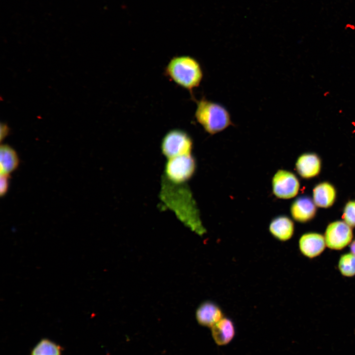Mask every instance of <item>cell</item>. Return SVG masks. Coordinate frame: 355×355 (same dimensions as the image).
Wrapping results in <instances>:
<instances>
[{"label":"cell","mask_w":355,"mask_h":355,"mask_svg":"<svg viewBox=\"0 0 355 355\" xmlns=\"http://www.w3.org/2000/svg\"><path fill=\"white\" fill-rule=\"evenodd\" d=\"M211 331L213 339L219 346L228 344L235 334L233 321L230 318L224 317L211 327Z\"/></svg>","instance_id":"8fae6325"},{"label":"cell","mask_w":355,"mask_h":355,"mask_svg":"<svg viewBox=\"0 0 355 355\" xmlns=\"http://www.w3.org/2000/svg\"><path fill=\"white\" fill-rule=\"evenodd\" d=\"M195 316L199 324L211 328L224 317L221 307L211 300H206L200 304L196 310Z\"/></svg>","instance_id":"ba28073f"},{"label":"cell","mask_w":355,"mask_h":355,"mask_svg":"<svg viewBox=\"0 0 355 355\" xmlns=\"http://www.w3.org/2000/svg\"><path fill=\"white\" fill-rule=\"evenodd\" d=\"M341 273L346 277L355 275V255L346 253L341 256L338 264Z\"/></svg>","instance_id":"e0dca14e"},{"label":"cell","mask_w":355,"mask_h":355,"mask_svg":"<svg viewBox=\"0 0 355 355\" xmlns=\"http://www.w3.org/2000/svg\"><path fill=\"white\" fill-rule=\"evenodd\" d=\"M8 126L5 124H1L0 125V140L1 141L5 138V137L8 134Z\"/></svg>","instance_id":"ffe728a7"},{"label":"cell","mask_w":355,"mask_h":355,"mask_svg":"<svg viewBox=\"0 0 355 355\" xmlns=\"http://www.w3.org/2000/svg\"><path fill=\"white\" fill-rule=\"evenodd\" d=\"M296 169L303 178H311L317 176L320 169V162L318 157L314 154H304L297 159Z\"/></svg>","instance_id":"4fadbf2b"},{"label":"cell","mask_w":355,"mask_h":355,"mask_svg":"<svg viewBox=\"0 0 355 355\" xmlns=\"http://www.w3.org/2000/svg\"><path fill=\"white\" fill-rule=\"evenodd\" d=\"M352 238L353 231L350 226L341 221L329 224L325 232L326 245L332 249H343L351 242Z\"/></svg>","instance_id":"52a82bcc"},{"label":"cell","mask_w":355,"mask_h":355,"mask_svg":"<svg viewBox=\"0 0 355 355\" xmlns=\"http://www.w3.org/2000/svg\"><path fill=\"white\" fill-rule=\"evenodd\" d=\"M350 249L351 252L355 255V240L352 243L350 246Z\"/></svg>","instance_id":"44dd1931"},{"label":"cell","mask_w":355,"mask_h":355,"mask_svg":"<svg viewBox=\"0 0 355 355\" xmlns=\"http://www.w3.org/2000/svg\"><path fill=\"white\" fill-rule=\"evenodd\" d=\"M164 74L170 81L188 91L193 100V91L200 85L204 77L200 63L189 55L173 57L165 68Z\"/></svg>","instance_id":"7a4b0ae2"},{"label":"cell","mask_w":355,"mask_h":355,"mask_svg":"<svg viewBox=\"0 0 355 355\" xmlns=\"http://www.w3.org/2000/svg\"><path fill=\"white\" fill-rule=\"evenodd\" d=\"M196 167L192 154L167 159L162 179L175 185H185L193 177Z\"/></svg>","instance_id":"277c9868"},{"label":"cell","mask_w":355,"mask_h":355,"mask_svg":"<svg viewBox=\"0 0 355 355\" xmlns=\"http://www.w3.org/2000/svg\"><path fill=\"white\" fill-rule=\"evenodd\" d=\"M272 191L278 198L290 199L298 192L300 184L297 177L291 172L279 170L272 178Z\"/></svg>","instance_id":"8992f818"},{"label":"cell","mask_w":355,"mask_h":355,"mask_svg":"<svg viewBox=\"0 0 355 355\" xmlns=\"http://www.w3.org/2000/svg\"><path fill=\"white\" fill-rule=\"evenodd\" d=\"M19 159L16 151L7 144L0 148V174L9 175L18 167Z\"/></svg>","instance_id":"5bb4252c"},{"label":"cell","mask_w":355,"mask_h":355,"mask_svg":"<svg viewBox=\"0 0 355 355\" xmlns=\"http://www.w3.org/2000/svg\"><path fill=\"white\" fill-rule=\"evenodd\" d=\"M336 192L333 186L327 182L318 184L313 190L314 203L318 207L328 208L334 202Z\"/></svg>","instance_id":"9a60e30c"},{"label":"cell","mask_w":355,"mask_h":355,"mask_svg":"<svg viewBox=\"0 0 355 355\" xmlns=\"http://www.w3.org/2000/svg\"><path fill=\"white\" fill-rule=\"evenodd\" d=\"M343 218L350 226H355V201H350L346 205Z\"/></svg>","instance_id":"ac0fdd59"},{"label":"cell","mask_w":355,"mask_h":355,"mask_svg":"<svg viewBox=\"0 0 355 355\" xmlns=\"http://www.w3.org/2000/svg\"><path fill=\"white\" fill-rule=\"evenodd\" d=\"M162 154L167 159L182 155L192 154L193 141L190 135L180 129L168 131L161 142Z\"/></svg>","instance_id":"5b68a950"},{"label":"cell","mask_w":355,"mask_h":355,"mask_svg":"<svg viewBox=\"0 0 355 355\" xmlns=\"http://www.w3.org/2000/svg\"><path fill=\"white\" fill-rule=\"evenodd\" d=\"M194 100L196 103L195 118L207 133L214 135L233 125L229 111L221 104L205 97Z\"/></svg>","instance_id":"3957f363"},{"label":"cell","mask_w":355,"mask_h":355,"mask_svg":"<svg viewBox=\"0 0 355 355\" xmlns=\"http://www.w3.org/2000/svg\"><path fill=\"white\" fill-rule=\"evenodd\" d=\"M160 196L165 206L187 227L199 236L206 233L196 203L187 184L175 185L162 179Z\"/></svg>","instance_id":"6da1fadb"},{"label":"cell","mask_w":355,"mask_h":355,"mask_svg":"<svg viewBox=\"0 0 355 355\" xmlns=\"http://www.w3.org/2000/svg\"><path fill=\"white\" fill-rule=\"evenodd\" d=\"M62 348L48 338L41 339L32 349L30 355H62Z\"/></svg>","instance_id":"2e32d148"},{"label":"cell","mask_w":355,"mask_h":355,"mask_svg":"<svg viewBox=\"0 0 355 355\" xmlns=\"http://www.w3.org/2000/svg\"><path fill=\"white\" fill-rule=\"evenodd\" d=\"M316 211L313 202L306 197H301L296 199L290 208L292 217L300 222H305L312 219L315 214Z\"/></svg>","instance_id":"7c38bea8"},{"label":"cell","mask_w":355,"mask_h":355,"mask_svg":"<svg viewBox=\"0 0 355 355\" xmlns=\"http://www.w3.org/2000/svg\"><path fill=\"white\" fill-rule=\"evenodd\" d=\"M9 185V175L0 174V194L4 196L7 192Z\"/></svg>","instance_id":"d6986e66"},{"label":"cell","mask_w":355,"mask_h":355,"mask_svg":"<svg viewBox=\"0 0 355 355\" xmlns=\"http://www.w3.org/2000/svg\"><path fill=\"white\" fill-rule=\"evenodd\" d=\"M294 223L285 215H279L274 218L269 224V231L277 240L285 242L289 240L294 233Z\"/></svg>","instance_id":"30bf717a"},{"label":"cell","mask_w":355,"mask_h":355,"mask_svg":"<svg viewBox=\"0 0 355 355\" xmlns=\"http://www.w3.org/2000/svg\"><path fill=\"white\" fill-rule=\"evenodd\" d=\"M324 237L316 233H305L299 240V248L301 252L309 258L319 255L325 248Z\"/></svg>","instance_id":"9c48e42d"}]
</instances>
